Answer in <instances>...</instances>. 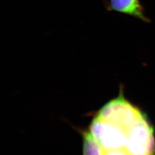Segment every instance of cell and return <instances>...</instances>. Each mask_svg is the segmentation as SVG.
<instances>
[{
    "label": "cell",
    "instance_id": "1",
    "mask_svg": "<svg viewBox=\"0 0 155 155\" xmlns=\"http://www.w3.org/2000/svg\"><path fill=\"white\" fill-rule=\"evenodd\" d=\"M83 155H155L153 129L120 95L97 112L83 133Z\"/></svg>",
    "mask_w": 155,
    "mask_h": 155
},
{
    "label": "cell",
    "instance_id": "2",
    "mask_svg": "<svg viewBox=\"0 0 155 155\" xmlns=\"http://www.w3.org/2000/svg\"><path fill=\"white\" fill-rule=\"evenodd\" d=\"M109 6L110 10L136 17L145 21H148L140 0H110Z\"/></svg>",
    "mask_w": 155,
    "mask_h": 155
}]
</instances>
